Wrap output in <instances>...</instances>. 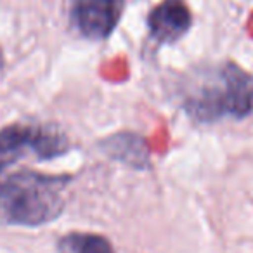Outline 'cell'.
<instances>
[{
  "label": "cell",
  "instance_id": "5",
  "mask_svg": "<svg viewBox=\"0 0 253 253\" xmlns=\"http://www.w3.org/2000/svg\"><path fill=\"white\" fill-rule=\"evenodd\" d=\"M193 23L189 7L184 0H163L148 16V28L158 43L177 42L187 33Z\"/></svg>",
  "mask_w": 253,
  "mask_h": 253
},
{
  "label": "cell",
  "instance_id": "4",
  "mask_svg": "<svg viewBox=\"0 0 253 253\" xmlns=\"http://www.w3.org/2000/svg\"><path fill=\"white\" fill-rule=\"evenodd\" d=\"M126 0H70L71 26L88 40H104L115 32Z\"/></svg>",
  "mask_w": 253,
  "mask_h": 253
},
{
  "label": "cell",
  "instance_id": "7",
  "mask_svg": "<svg viewBox=\"0 0 253 253\" xmlns=\"http://www.w3.org/2000/svg\"><path fill=\"white\" fill-rule=\"evenodd\" d=\"M61 253H116L106 236L94 232H70L59 239Z\"/></svg>",
  "mask_w": 253,
  "mask_h": 253
},
{
  "label": "cell",
  "instance_id": "3",
  "mask_svg": "<svg viewBox=\"0 0 253 253\" xmlns=\"http://www.w3.org/2000/svg\"><path fill=\"white\" fill-rule=\"evenodd\" d=\"M70 149L66 135L56 126L40 123H12L0 128V177L19 160L33 156L52 160Z\"/></svg>",
  "mask_w": 253,
  "mask_h": 253
},
{
  "label": "cell",
  "instance_id": "1",
  "mask_svg": "<svg viewBox=\"0 0 253 253\" xmlns=\"http://www.w3.org/2000/svg\"><path fill=\"white\" fill-rule=\"evenodd\" d=\"M68 175L19 170L0 177V224L39 227L56 220L64 210Z\"/></svg>",
  "mask_w": 253,
  "mask_h": 253
},
{
  "label": "cell",
  "instance_id": "2",
  "mask_svg": "<svg viewBox=\"0 0 253 253\" xmlns=\"http://www.w3.org/2000/svg\"><path fill=\"white\" fill-rule=\"evenodd\" d=\"M184 111L200 123L245 118L253 111V75L234 63L213 66L187 90Z\"/></svg>",
  "mask_w": 253,
  "mask_h": 253
},
{
  "label": "cell",
  "instance_id": "8",
  "mask_svg": "<svg viewBox=\"0 0 253 253\" xmlns=\"http://www.w3.org/2000/svg\"><path fill=\"white\" fill-rule=\"evenodd\" d=\"M4 68V54H2V49H0V70Z\"/></svg>",
  "mask_w": 253,
  "mask_h": 253
},
{
  "label": "cell",
  "instance_id": "6",
  "mask_svg": "<svg viewBox=\"0 0 253 253\" xmlns=\"http://www.w3.org/2000/svg\"><path fill=\"white\" fill-rule=\"evenodd\" d=\"M102 148L113 158L122 160L132 167L144 169L149 163V151L142 137L135 134H118L102 142Z\"/></svg>",
  "mask_w": 253,
  "mask_h": 253
}]
</instances>
